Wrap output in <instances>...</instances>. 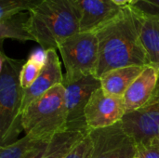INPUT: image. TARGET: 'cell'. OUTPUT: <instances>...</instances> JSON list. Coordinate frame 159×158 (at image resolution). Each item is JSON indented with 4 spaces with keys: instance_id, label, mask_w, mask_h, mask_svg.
Returning <instances> with one entry per match:
<instances>
[{
    "instance_id": "obj_25",
    "label": "cell",
    "mask_w": 159,
    "mask_h": 158,
    "mask_svg": "<svg viewBox=\"0 0 159 158\" xmlns=\"http://www.w3.org/2000/svg\"><path fill=\"white\" fill-rule=\"evenodd\" d=\"M137 2H138V0H130V2H129V6H134Z\"/></svg>"
},
{
    "instance_id": "obj_12",
    "label": "cell",
    "mask_w": 159,
    "mask_h": 158,
    "mask_svg": "<svg viewBox=\"0 0 159 158\" xmlns=\"http://www.w3.org/2000/svg\"><path fill=\"white\" fill-rule=\"evenodd\" d=\"M159 80V68L146 65L123 96L126 115L143 108L152 98Z\"/></svg>"
},
{
    "instance_id": "obj_17",
    "label": "cell",
    "mask_w": 159,
    "mask_h": 158,
    "mask_svg": "<svg viewBox=\"0 0 159 158\" xmlns=\"http://www.w3.org/2000/svg\"><path fill=\"white\" fill-rule=\"evenodd\" d=\"M30 17L29 12H20L0 19V39L10 38L20 42L34 41L26 29V22Z\"/></svg>"
},
{
    "instance_id": "obj_10",
    "label": "cell",
    "mask_w": 159,
    "mask_h": 158,
    "mask_svg": "<svg viewBox=\"0 0 159 158\" xmlns=\"http://www.w3.org/2000/svg\"><path fill=\"white\" fill-rule=\"evenodd\" d=\"M80 11V32H95L121 14L124 7L112 0H75Z\"/></svg>"
},
{
    "instance_id": "obj_8",
    "label": "cell",
    "mask_w": 159,
    "mask_h": 158,
    "mask_svg": "<svg viewBox=\"0 0 159 158\" xmlns=\"http://www.w3.org/2000/svg\"><path fill=\"white\" fill-rule=\"evenodd\" d=\"M121 124L137 144H149L159 136V80L150 101L143 108L126 115Z\"/></svg>"
},
{
    "instance_id": "obj_2",
    "label": "cell",
    "mask_w": 159,
    "mask_h": 158,
    "mask_svg": "<svg viewBox=\"0 0 159 158\" xmlns=\"http://www.w3.org/2000/svg\"><path fill=\"white\" fill-rule=\"evenodd\" d=\"M29 13L26 29L44 50L58 49L62 41L80 32L75 0H45Z\"/></svg>"
},
{
    "instance_id": "obj_15",
    "label": "cell",
    "mask_w": 159,
    "mask_h": 158,
    "mask_svg": "<svg viewBox=\"0 0 159 158\" xmlns=\"http://www.w3.org/2000/svg\"><path fill=\"white\" fill-rule=\"evenodd\" d=\"M145 66H127L114 69L100 77L102 88L108 94L123 98L125 92L142 74Z\"/></svg>"
},
{
    "instance_id": "obj_23",
    "label": "cell",
    "mask_w": 159,
    "mask_h": 158,
    "mask_svg": "<svg viewBox=\"0 0 159 158\" xmlns=\"http://www.w3.org/2000/svg\"><path fill=\"white\" fill-rule=\"evenodd\" d=\"M112 1L119 7H126L129 5V2H130V0H112Z\"/></svg>"
},
{
    "instance_id": "obj_24",
    "label": "cell",
    "mask_w": 159,
    "mask_h": 158,
    "mask_svg": "<svg viewBox=\"0 0 159 158\" xmlns=\"http://www.w3.org/2000/svg\"><path fill=\"white\" fill-rule=\"evenodd\" d=\"M149 144H151V145H154V146H156V147H158L159 148V136L156 137L155 139H153Z\"/></svg>"
},
{
    "instance_id": "obj_11",
    "label": "cell",
    "mask_w": 159,
    "mask_h": 158,
    "mask_svg": "<svg viewBox=\"0 0 159 158\" xmlns=\"http://www.w3.org/2000/svg\"><path fill=\"white\" fill-rule=\"evenodd\" d=\"M64 74H62L61 61L56 49L47 50V60L39 76L31 87L24 89L21 113L34 101L54 87L62 84Z\"/></svg>"
},
{
    "instance_id": "obj_13",
    "label": "cell",
    "mask_w": 159,
    "mask_h": 158,
    "mask_svg": "<svg viewBox=\"0 0 159 158\" xmlns=\"http://www.w3.org/2000/svg\"><path fill=\"white\" fill-rule=\"evenodd\" d=\"M86 124L68 125V128L55 135L35 158H64V156L88 134Z\"/></svg>"
},
{
    "instance_id": "obj_7",
    "label": "cell",
    "mask_w": 159,
    "mask_h": 158,
    "mask_svg": "<svg viewBox=\"0 0 159 158\" xmlns=\"http://www.w3.org/2000/svg\"><path fill=\"white\" fill-rule=\"evenodd\" d=\"M126 115L123 98L95 90L85 109V121L89 130L104 129L121 122Z\"/></svg>"
},
{
    "instance_id": "obj_19",
    "label": "cell",
    "mask_w": 159,
    "mask_h": 158,
    "mask_svg": "<svg viewBox=\"0 0 159 158\" xmlns=\"http://www.w3.org/2000/svg\"><path fill=\"white\" fill-rule=\"evenodd\" d=\"M42 68L43 65L32 61L31 59H28L24 62L20 71V84L23 89L28 88L34 84L39 76Z\"/></svg>"
},
{
    "instance_id": "obj_16",
    "label": "cell",
    "mask_w": 159,
    "mask_h": 158,
    "mask_svg": "<svg viewBox=\"0 0 159 158\" xmlns=\"http://www.w3.org/2000/svg\"><path fill=\"white\" fill-rule=\"evenodd\" d=\"M50 141L38 140L25 135L11 144L1 146L0 158H35Z\"/></svg>"
},
{
    "instance_id": "obj_20",
    "label": "cell",
    "mask_w": 159,
    "mask_h": 158,
    "mask_svg": "<svg viewBox=\"0 0 159 158\" xmlns=\"http://www.w3.org/2000/svg\"><path fill=\"white\" fill-rule=\"evenodd\" d=\"M91 148L92 142L89 133L64 156V158H89Z\"/></svg>"
},
{
    "instance_id": "obj_14",
    "label": "cell",
    "mask_w": 159,
    "mask_h": 158,
    "mask_svg": "<svg viewBox=\"0 0 159 158\" xmlns=\"http://www.w3.org/2000/svg\"><path fill=\"white\" fill-rule=\"evenodd\" d=\"M131 7L149 63L159 68V17Z\"/></svg>"
},
{
    "instance_id": "obj_4",
    "label": "cell",
    "mask_w": 159,
    "mask_h": 158,
    "mask_svg": "<svg viewBox=\"0 0 159 158\" xmlns=\"http://www.w3.org/2000/svg\"><path fill=\"white\" fill-rule=\"evenodd\" d=\"M25 135L50 141L68 128L64 88L60 84L30 103L21 113Z\"/></svg>"
},
{
    "instance_id": "obj_6",
    "label": "cell",
    "mask_w": 159,
    "mask_h": 158,
    "mask_svg": "<svg viewBox=\"0 0 159 158\" xmlns=\"http://www.w3.org/2000/svg\"><path fill=\"white\" fill-rule=\"evenodd\" d=\"M92 148L89 158H134L137 142L121 122L104 129L89 130Z\"/></svg>"
},
{
    "instance_id": "obj_9",
    "label": "cell",
    "mask_w": 159,
    "mask_h": 158,
    "mask_svg": "<svg viewBox=\"0 0 159 158\" xmlns=\"http://www.w3.org/2000/svg\"><path fill=\"white\" fill-rule=\"evenodd\" d=\"M68 114V125L86 124L85 109L92 93L101 88V80L94 74L72 82H62ZM87 125V124H86Z\"/></svg>"
},
{
    "instance_id": "obj_18",
    "label": "cell",
    "mask_w": 159,
    "mask_h": 158,
    "mask_svg": "<svg viewBox=\"0 0 159 158\" xmlns=\"http://www.w3.org/2000/svg\"><path fill=\"white\" fill-rule=\"evenodd\" d=\"M45 0H0V19L20 13L31 12Z\"/></svg>"
},
{
    "instance_id": "obj_5",
    "label": "cell",
    "mask_w": 159,
    "mask_h": 158,
    "mask_svg": "<svg viewBox=\"0 0 159 158\" xmlns=\"http://www.w3.org/2000/svg\"><path fill=\"white\" fill-rule=\"evenodd\" d=\"M58 49L65 74L63 81L72 82L94 74L99 59V43L94 32H79L62 41Z\"/></svg>"
},
{
    "instance_id": "obj_22",
    "label": "cell",
    "mask_w": 159,
    "mask_h": 158,
    "mask_svg": "<svg viewBox=\"0 0 159 158\" xmlns=\"http://www.w3.org/2000/svg\"><path fill=\"white\" fill-rule=\"evenodd\" d=\"M134 158H159V148L151 144H137Z\"/></svg>"
},
{
    "instance_id": "obj_3",
    "label": "cell",
    "mask_w": 159,
    "mask_h": 158,
    "mask_svg": "<svg viewBox=\"0 0 159 158\" xmlns=\"http://www.w3.org/2000/svg\"><path fill=\"white\" fill-rule=\"evenodd\" d=\"M25 61L0 52V145L17 141L23 130L21 107L24 89L20 84V71ZM0 146V147H1Z\"/></svg>"
},
{
    "instance_id": "obj_1",
    "label": "cell",
    "mask_w": 159,
    "mask_h": 158,
    "mask_svg": "<svg viewBox=\"0 0 159 158\" xmlns=\"http://www.w3.org/2000/svg\"><path fill=\"white\" fill-rule=\"evenodd\" d=\"M99 43L95 76L127 66L149 65L131 6L124 7L115 20L94 32Z\"/></svg>"
},
{
    "instance_id": "obj_21",
    "label": "cell",
    "mask_w": 159,
    "mask_h": 158,
    "mask_svg": "<svg viewBox=\"0 0 159 158\" xmlns=\"http://www.w3.org/2000/svg\"><path fill=\"white\" fill-rule=\"evenodd\" d=\"M131 7L147 15L159 17V0H138Z\"/></svg>"
}]
</instances>
